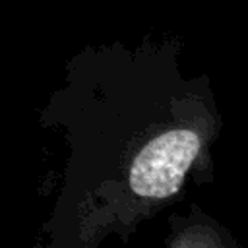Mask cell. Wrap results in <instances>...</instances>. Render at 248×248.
Returning a JSON list of instances; mask_svg holds the SVG:
<instances>
[{
  "label": "cell",
  "mask_w": 248,
  "mask_h": 248,
  "mask_svg": "<svg viewBox=\"0 0 248 248\" xmlns=\"http://www.w3.org/2000/svg\"><path fill=\"white\" fill-rule=\"evenodd\" d=\"M167 248H236L234 234L217 219L209 217L198 203H190L186 215H170Z\"/></svg>",
  "instance_id": "obj_2"
},
{
  "label": "cell",
  "mask_w": 248,
  "mask_h": 248,
  "mask_svg": "<svg viewBox=\"0 0 248 248\" xmlns=\"http://www.w3.org/2000/svg\"><path fill=\"white\" fill-rule=\"evenodd\" d=\"M182 46L178 37L145 35L132 46H110L103 58L101 234L128 240L188 184L215 180L223 116L209 78L182 70Z\"/></svg>",
  "instance_id": "obj_1"
}]
</instances>
